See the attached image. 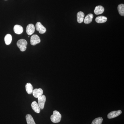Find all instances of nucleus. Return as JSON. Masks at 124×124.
I'll return each instance as SVG.
<instances>
[{"label":"nucleus","instance_id":"1","mask_svg":"<svg viewBox=\"0 0 124 124\" xmlns=\"http://www.w3.org/2000/svg\"><path fill=\"white\" fill-rule=\"evenodd\" d=\"M62 115L57 110L53 111V114L51 116L50 119L53 123H58L60 122L62 119Z\"/></svg>","mask_w":124,"mask_h":124},{"label":"nucleus","instance_id":"8","mask_svg":"<svg viewBox=\"0 0 124 124\" xmlns=\"http://www.w3.org/2000/svg\"><path fill=\"white\" fill-rule=\"evenodd\" d=\"M32 93L35 97L38 98L43 95V90L41 88L35 89L33 90Z\"/></svg>","mask_w":124,"mask_h":124},{"label":"nucleus","instance_id":"12","mask_svg":"<svg viewBox=\"0 0 124 124\" xmlns=\"http://www.w3.org/2000/svg\"><path fill=\"white\" fill-rule=\"evenodd\" d=\"M85 17L84 13L82 11H79L77 14V22L79 23H81L84 20Z\"/></svg>","mask_w":124,"mask_h":124},{"label":"nucleus","instance_id":"18","mask_svg":"<svg viewBox=\"0 0 124 124\" xmlns=\"http://www.w3.org/2000/svg\"><path fill=\"white\" fill-rule=\"evenodd\" d=\"M118 12L121 16H124V5L121 4L118 5L117 7Z\"/></svg>","mask_w":124,"mask_h":124},{"label":"nucleus","instance_id":"7","mask_svg":"<svg viewBox=\"0 0 124 124\" xmlns=\"http://www.w3.org/2000/svg\"><path fill=\"white\" fill-rule=\"evenodd\" d=\"M35 31V27L32 24H28L26 28V32L27 34L29 35H32Z\"/></svg>","mask_w":124,"mask_h":124},{"label":"nucleus","instance_id":"17","mask_svg":"<svg viewBox=\"0 0 124 124\" xmlns=\"http://www.w3.org/2000/svg\"><path fill=\"white\" fill-rule=\"evenodd\" d=\"M26 89L27 93L29 94H31L33 92V86L31 84L29 83H27L26 85Z\"/></svg>","mask_w":124,"mask_h":124},{"label":"nucleus","instance_id":"11","mask_svg":"<svg viewBox=\"0 0 124 124\" xmlns=\"http://www.w3.org/2000/svg\"><path fill=\"white\" fill-rule=\"evenodd\" d=\"M104 7L101 6H98L95 7L94 13L97 15L101 14L104 12Z\"/></svg>","mask_w":124,"mask_h":124},{"label":"nucleus","instance_id":"5","mask_svg":"<svg viewBox=\"0 0 124 124\" xmlns=\"http://www.w3.org/2000/svg\"><path fill=\"white\" fill-rule=\"evenodd\" d=\"M122 113V111L121 110L117 111H112L108 115V118L109 119H113L119 116Z\"/></svg>","mask_w":124,"mask_h":124},{"label":"nucleus","instance_id":"4","mask_svg":"<svg viewBox=\"0 0 124 124\" xmlns=\"http://www.w3.org/2000/svg\"><path fill=\"white\" fill-rule=\"evenodd\" d=\"M36 29L41 34H43L46 32V29L41 23L38 22L36 24Z\"/></svg>","mask_w":124,"mask_h":124},{"label":"nucleus","instance_id":"16","mask_svg":"<svg viewBox=\"0 0 124 124\" xmlns=\"http://www.w3.org/2000/svg\"><path fill=\"white\" fill-rule=\"evenodd\" d=\"M4 40L6 44L9 45L11 44L12 40V36L10 34H8L5 36Z\"/></svg>","mask_w":124,"mask_h":124},{"label":"nucleus","instance_id":"9","mask_svg":"<svg viewBox=\"0 0 124 124\" xmlns=\"http://www.w3.org/2000/svg\"><path fill=\"white\" fill-rule=\"evenodd\" d=\"M31 106L33 109V110L37 113H39L40 111V108L39 105L37 102L35 101H34L31 104Z\"/></svg>","mask_w":124,"mask_h":124},{"label":"nucleus","instance_id":"15","mask_svg":"<svg viewBox=\"0 0 124 124\" xmlns=\"http://www.w3.org/2000/svg\"><path fill=\"white\" fill-rule=\"evenodd\" d=\"M27 124H36L33 117L31 115L27 114L26 116Z\"/></svg>","mask_w":124,"mask_h":124},{"label":"nucleus","instance_id":"2","mask_svg":"<svg viewBox=\"0 0 124 124\" xmlns=\"http://www.w3.org/2000/svg\"><path fill=\"white\" fill-rule=\"evenodd\" d=\"M17 45L20 49V51H24L26 49L27 42L26 40L24 39H21L18 41Z\"/></svg>","mask_w":124,"mask_h":124},{"label":"nucleus","instance_id":"14","mask_svg":"<svg viewBox=\"0 0 124 124\" xmlns=\"http://www.w3.org/2000/svg\"><path fill=\"white\" fill-rule=\"evenodd\" d=\"M107 20V18L104 16H99L95 19V21L98 23H103Z\"/></svg>","mask_w":124,"mask_h":124},{"label":"nucleus","instance_id":"13","mask_svg":"<svg viewBox=\"0 0 124 124\" xmlns=\"http://www.w3.org/2000/svg\"><path fill=\"white\" fill-rule=\"evenodd\" d=\"M93 14H89L86 16L84 20V22L85 24H88L90 23L93 20Z\"/></svg>","mask_w":124,"mask_h":124},{"label":"nucleus","instance_id":"3","mask_svg":"<svg viewBox=\"0 0 124 124\" xmlns=\"http://www.w3.org/2000/svg\"><path fill=\"white\" fill-rule=\"evenodd\" d=\"M46 101V97L45 95H42L38 98V104L40 109L42 110L44 109Z\"/></svg>","mask_w":124,"mask_h":124},{"label":"nucleus","instance_id":"19","mask_svg":"<svg viewBox=\"0 0 124 124\" xmlns=\"http://www.w3.org/2000/svg\"><path fill=\"white\" fill-rule=\"evenodd\" d=\"M102 118V117H99L94 119L92 121L91 124H101L103 121Z\"/></svg>","mask_w":124,"mask_h":124},{"label":"nucleus","instance_id":"10","mask_svg":"<svg viewBox=\"0 0 124 124\" xmlns=\"http://www.w3.org/2000/svg\"><path fill=\"white\" fill-rule=\"evenodd\" d=\"M14 31L16 34L19 35L23 33V29L22 26L16 24L14 27Z\"/></svg>","mask_w":124,"mask_h":124},{"label":"nucleus","instance_id":"6","mask_svg":"<svg viewBox=\"0 0 124 124\" xmlns=\"http://www.w3.org/2000/svg\"><path fill=\"white\" fill-rule=\"evenodd\" d=\"M40 42V39L37 35H34L31 37V44L32 45L35 46Z\"/></svg>","mask_w":124,"mask_h":124}]
</instances>
